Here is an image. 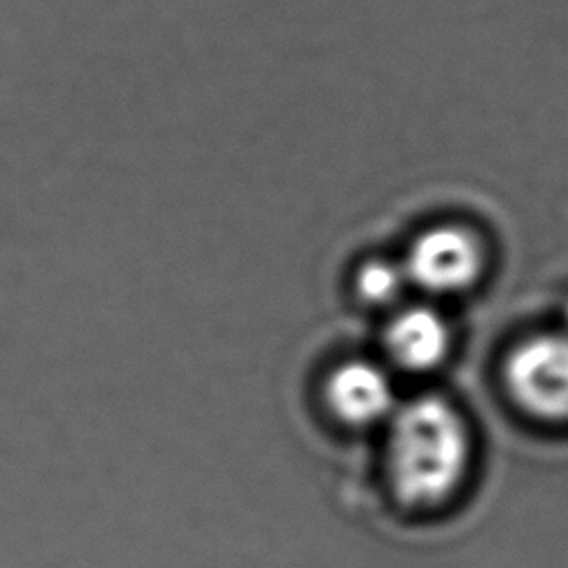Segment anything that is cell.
<instances>
[{
    "label": "cell",
    "instance_id": "obj_1",
    "mask_svg": "<svg viewBox=\"0 0 568 568\" xmlns=\"http://www.w3.org/2000/svg\"><path fill=\"white\" fill-rule=\"evenodd\" d=\"M382 430L386 486L404 508L433 510L459 493L473 462V433L453 402L442 395L399 402Z\"/></svg>",
    "mask_w": 568,
    "mask_h": 568
},
{
    "label": "cell",
    "instance_id": "obj_2",
    "mask_svg": "<svg viewBox=\"0 0 568 568\" xmlns=\"http://www.w3.org/2000/svg\"><path fill=\"white\" fill-rule=\"evenodd\" d=\"M513 402L544 422H568V335L521 342L504 368Z\"/></svg>",
    "mask_w": 568,
    "mask_h": 568
},
{
    "label": "cell",
    "instance_id": "obj_3",
    "mask_svg": "<svg viewBox=\"0 0 568 568\" xmlns=\"http://www.w3.org/2000/svg\"><path fill=\"white\" fill-rule=\"evenodd\" d=\"M328 415L348 430L384 428L399 406L390 373L371 359H346L324 382Z\"/></svg>",
    "mask_w": 568,
    "mask_h": 568
},
{
    "label": "cell",
    "instance_id": "obj_4",
    "mask_svg": "<svg viewBox=\"0 0 568 568\" xmlns=\"http://www.w3.org/2000/svg\"><path fill=\"white\" fill-rule=\"evenodd\" d=\"M410 284L433 295L468 288L481 268V248L473 233L459 226H435L415 237L404 260Z\"/></svg>",
    "mask_w": 568,
    "mask_h": 568
},
{
    "label": "cell",
    "instance_id": "obj_5",
    "mask_svg": "<svg viewBox=\"0 0 568 568\" xmlns=\"http://www.w3.org/2000/svg\"><path fill=\"white\" fill-rule=\"evenodd\" d=\"M450 348V333L444 317L428 306H408L393 315L384 331L388 359L406 373L437 368Z\"/></svg>",
    "mask_w": 568,
    "mask_h": 568
},
{
    "label": "cell",
    "instance_id": "obj_6",
    "mask_svg": "<svg viewBox=\"0 0 568 568\" xmlns=\"http://www.w3.org/2000/svg\"><path fill=\"white\" fill-rule=\"evenodd\" d=\"M404 266L384 257L364 262L355 275V291L364 304L388 306L397 302L406 288Z\"/></svg>",
    "mask_w": 568,
    "mask_h": 568
},
{
    "label": "cell",
    "instance_id": "obj_7",
    "mask_svg": "<svg viewBox=\"0 0 568 568\" xmlns=\"http://www.w3.org/2000/svg\"><path fill=\"white\" fill-rule=\"evenodd\" d=\"M566 322H568V306H566Z\"/></svg>",
    "mask_w": 568,
    "mask_h": 568
}]
</instances>
